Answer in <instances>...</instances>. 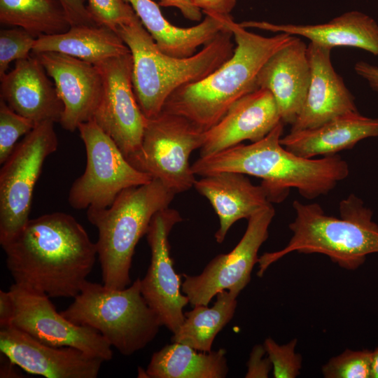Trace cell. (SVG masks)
I'll return each mask as SVG.
<instances>
[{"mask_svg": "<svg viewBox=\"0 0 378 378\" xmlns=\"http://www.w3.org/2000/svg\"><path fill=\"white\" fill-rule=\"evenodd\" d=\"M1 246L14 283L50 298L77 295L97 255L84 227L59 211L30 218Z\"/></svg>", "mask_w": 378, "mask_h": 378, "instance_id": "1", "label": "cell"}, {"mask_svg": "<svg viewBox=\"0 0 378 378\" xmlns=\"http://www.w3.org/2000/svg\"><path fill=\"white\" fill-rule=\"evenodd\" d=\"M284 125L281 122L251 144H239L200 157L191 165L193 173L204 176L232 172L260 178L271 203L284 200L292 188L309 200L326 195L348 176L349 165L337 154L304 158L285 148L280 142Z\"/></svg>", "mask_w": 378, "mask_h": 378, "instance_id": "2", "label": "cell"}, {"mask_svg": "<svg viewBox=\"0 0 378 378\" xmlns=\"http://www.w3.org/2000/svg\"><path fill=\"white\" fill-rule=\"evenodd\" d=\"M233 55L204 78L174 92L162 110L183 116L203 131L215 125L231 105L258 89L257 75L267 59L293 37L286 33L264 36L229 22Z\"/></svg>", "mask_w": 378, "mask_h": 378, "instance_id": "3", "label": "cell"}, {"mask_svg": "<svg viewBox=\"0 0 378 378\" xmlns=\"http://www.w3.org/2000/svg\"><path fill=\"white\" fill-rule=\"evenodd\" d=\"M116 33L132 57V85L138 104L147 118L158 115L178 88L208 76L233 55L235 43L230 27L191 56L163 52L138 16Z\"/></svg>", "mask_w": 378, "mask_h": 378, "instance_id": "4", "label": "cell"}, {"mask_svg": "<svg viewBox=\"0 0 378 378\" xmlns=\"http://www.w3.org/2000/svg\"><path fill=\"white\" fill-rule=\"evenodd\" d=\"M293 207L295 217L289 225L293 235L282 249L259 257V276L293 252L323 254L349 270L362 265L368 255L378 253V225L372 219V211L354 195L340 202V218L326 215L316 203L295 200Z\"/></svg>", "mask_w": 378, "mask_h": 378, "instance_id": "5", "label": "cell"}, {"mask_svg": "<svg viewBox=\"0 0 378 378\" xmlns=\"http://www.w3.org/2000/svg\"><path fill=\"white\" fill-rule=\"evenodd\" d=\"M175 195L153 178L123 190L108 207L87 209L88 220L98 231L96 246L106 287L124 289L130 286L135 247L146 235L153 215L169 207Z\"/></svg>", "mask_w": 378, "mask_h": 378, "instance_id": "6", "label": "cell"}, {"mask_svg": "<svg viewBox=\"0 0 378 378\" xmlns=\"http://www.w3.org/2000/svg\"><path fill=\"white\" fill-rule=\"evenodd\" d=\"M60 313L76 325L94 329L125 356L144 349L162 326L141 293L139 278L124 289L87 280Z\"/></svg>", "mask_w": 378, "mask_h": 378, "instance_id": "7", "label": "cell"}, {"mask_svg": "<svg viewBox=\"0 0 378 378\" xmlns=\"http://www.w3.org/2000/svg\"><path fill=\"white\" fill-rule=\"evenodd\" d=\"M204 141V131L186 118L162 110L147 118L141 146L127 160L177 194L194 186L189 158Z\"/></svg>", "mask_w": 378, "mask_h": 378, "instance_id": "8", "label": "cell"}, {"mask_svg": "<svg viewBox=\"0 0 378 378\" xmlns=\"http://www.w3.org/2000/svg\"><path fill=\"white\" fill-rule=\"evenodd\" d=\"M86 152L83 174L71 185L68 202L76 209L110 206L123 190L146 184L152 176L134 167L92 119L78 128Z\"/></svg>", "mask_w": 378, "mask_h": 378, "instance_id": "9", "label": "cell"}, {"mask_svg": "<svg viewBox=\"0 0 378 378\" xmlns=\"http://www.w3.org/2000/svg\"><path fill=\"white\" fill-rule=\"evenodd\" d=\"M55 122L45 121L17 144L0 170V244L28 222L34 186L46 159L58 147Z\"/></svg>", "mask_w": 378, "mask_h": 378, "instance_id": "10", "label": "cell"}, {"mask_svg": "<svg viewBox=\"0 0 378 378\" xmlns=\"http://www.w3.org/2000/svg\"><path fill=\"white\" fill-rule=\"evenodd\" d=\"M274 214L272 204L263 207L248 218L243 237L230 252L216 256L199 275L182 274L181 290L191 305H208L219 292L227 290L239 294L247 286Z\"/></svg>", "mask_w": 378, "mask_h": 378, "instance_id": "11", "label": "cell"}, {"mask_svg": "<svg viewBox=\"0 0 378 378\" xmlns=\"http://www.w3.org/2000/svg\"><path fill=\"white\" fill-rule=\"evenodd\" d=\"M8 290L13 302L11 326L46 344L77 348L104 361L112 358L111 345L99 332L69 321L46 294L15 283Z\"/></svg>", "mask_w": 378, "mask_h": 378, "instance_id": "12", "label": "cell"}, {"mask_svg": "<svg viewBox=\"0 0 378 378\" xmlns=\"http://www.w3.org/2000/svg\"><path fill=\"white\" fill-rule=\"evenodd\" d=\"M103 80V92L93 120L129 158L139 149L147 118L136 100L132 85L130 52L95 64Z\"/></svg>", "mask_w": 378, "mask_h": 378, "instance_id": "13", "label": "cell"}, {"mask_svg": "<svg viewBox=\"0 0 378 378\" xmlns=\"http://www.w3.org/2000/svg\"><path fill=\"white\" fill-rule=\"evenodd\" d=\"M183 220L179 212L169 207L156 212L149 224L146 239L151 251L147 273L141 279V291L162 325L173 334L183 323L188 297L181 293V276L174 271L170 255L169 234Z\"/></svg>", "mask_w": 378, "mask_h": 378, "instance_id": "14", "label": "cell"}, {"mask_svg": "<svg viewBox=\"0 0 378 378\" xmlns=\"http://www.w3.org/2000/svg\"><path fill=\"white\" fill-rule=\"evenodd\" d=\"M0 351L25 372L47 378H96L104 361L77 348L46 344L11 325L0 329Z\"/></svg>", "mask_w": 378, "mask_h": 378, "instance_id": "15", "label": "cell"}, {"mask_svg": "<svg viewBox=\"0 0 378 378\" xmlns=\"http://www.w3.org/2000/svg\"><path fill=\"white\" fill-rule=\"evenodd\" d=\"M52 79L64 110L59 124L69 132L93 119L103 92L97 66L55 52L34 54Z\"/></svg>", "mask_w": 378, "mask_h": 378, "instance_id": "16", "label": "cell"}, {"mask_svg": "<svg viewBox=\"0 0 378 378\" xmlns=\"http://www.w3.org/2000/svg\"><path fill=\"white\" fill-rule=\"evenodd\" d=\"M281 121L272 93L258 88L233 103L223 117L204 132L200 157L209 155L241 144L258 141Z\"/></svg>", "mask_w": 378, "mask_h": 378, "instance_id": "17", "label": "cell"}, {"mask_svg": "<svg viewBox=\"0 0 378 378\" xmlns=\"http://www.w3.org/2000/svg\"><path fill=\"white\" fill-rule=\"evenodd\" d=\"M310 80L307 46L293 36L262 65L257 75L256 86L272 93L281 121L293 125L304 104Z\"/></svg>", "mask_w": 378, "mask_h": 378, "instance_id": "18", "label": "cell"}, {"mask_svg": "<svg viewBox=\"0 0 378 378\" xmlns=\"http://www.w3.org/2000/svg\"><path fill=\"white\" fill-rule=\"evenodd\" d=\"M331 50L312 42L307 46L311 80L290 131L316 127L337 116L358 111L354 97L332 66Z\"/></svg>", "mask_w": 378, "mask_h": 378, "instance_id": "19", "label": "cell"}, {"mask_svg": "<svg viewBox=\"0 0 378 378\" xmlns=\"http://www.w3.org/2000/svg\"><path fill=\"white\" fill-rule=\"evenodd\" d=\"M48 76L36 55L17 60L14 68L0 78V99L35 125L59 123L64 106Z\"/></svg>", "mask_w": 378, "mask_h": 378, "instance_id": "20", "label": "cell"}, {"mask_svg": "<svg viewBox=\"0 0 378 378\" xmlns=\"http://www.w3.org/2000/svg\"><path fill=\"white\" fill-rule=\"evenodd\" d=\"M194 187L209 201L218 216L220 227L215 234L218 243L224 241L235 222L248 219L272 204L263 187L253 185L241 173L223 172L204 176L196 180Z\"/></svg>", "mask_w": 378, "mask_h": 378, "instance_id": "21", "label": "cell"}, {"mask_svg": "<svg viewBox=\"0 0 378 378\" xmlns=\"http://www.w3.org/2000/svg\"><path fill=\"white\" fill-rule=\"evenodd\" d=\"M241 26L272 32L300 36L329 48H360L378 55V24L370 16L353 10L318 24H277L266 21H244Z\"/></svg>", "mask_w": 378, "mask_h": 378, "instance_id": "22", "label": "cell"}, {"mask_svg": "<svg viewBox=\"0 0 378 378\" xmlns=\"http://www.w3.org/2000/svg\"><path fill=\"white\" fill-rule=\"evenodd\" d=\"M378 136V118L358 111L337 116L316 127L290 131L281 136L282 146L295 155L313 158L352 148L358 141Z\"/></svg>", "mask_w": 378, "mask_h": 378, "instance_id": "23", "label": "cell"}, {"mask_svg": "<svg viewBox=\"0 0 378 378\" xmlns=\"http://www.w3.org/2000/svg\"><path fill=\"white\" fill-rule=\"evenodd\" d=\"M130 4L142 24L158 48L164 53L186 57L197 48L212 41L220 32L229 28L231 16L206 15L199 24L180 27L170 23L163 15L158 4L153 0H125Z\"/></svg>", "mask_w": 378, "mask_h": 378, "instance_id": "24", "label": "cell"}, {"mask_svg": "<svg viewBox=\"0 0 378 378\" xmlns=\"http://www.w3.org/2000/svg\"><path fill=\"white\" fill-rule=\"evenodd\" d=\"M59 52L96 64L130 51L115 31L97 24L71 26L65 32L37 38L32 52Z\"/></svg>", "mask_w": 378, "mask_h": 378, "instance_id": "25", "label": "cell"}, {"mask_svg": "<svg viewBox=\"0 0 378 378\" xmlns=\"http://www.w3.org/2000/svg\"><path fill=\"white\" fill-rule=\"evenodd\" d=\"M224 349L197 352L173 342L153 353L146 370L149 378H224L228 372Z\"/></svg>", "mask_w": 378, "mask_h": 378, "instance_id": "26", "label": "cell"}, {"mask_svg": "<svg viewBox=\"0 0 378 378\" xmlns=\"http://www.w3.org/2000/svg\"><path fill=\"white\" fill-rule=\"evenodd\" d=\"M239 293L227 290L219 292L211 307L199 304L184 313L185 318L172 341L202 352L211 351L217 334L232 318Z\"/></svg>", "mask_w": 378, "mask_h": 378, "instance_id": "27", "label": "cell"}, {"mask_svg": "<svg viewBox=\"0 0 378 378\" xmlns=\"http://www.w3.org/2000/svg\"><path fill=\"white\" fill-rule=\"evenodd\" d=\"M0 22L22 28L36 38L71 27L58 0H0Z\"/></svg>", "mask_w": 378, "mask_h": 378, "instance_id": "28", "label": "cell"}, {"mask_svg": "<svg viewBox=\"0 0 378 378\" xmlns=\"http://www.w3.org/2000/svg\"><path fill=\"white\" fill-rule=\"evenodd\" d=\"M372 351L346 349L322 367L326 378H371Z\"/></svg>", "mask_w": 378, "mask_h": 378, "instance_id": "29", "label": "cell"}, {"mask_svg": "<svg viewBox=\"0 0 378 378\" xmlns=\"http://www.w3.org/2000/svg\"><path fill=\"white\" fill-rule=\"evenodd\" d=\"M36 125L12 110L0 99V164L12 153L17 141L31 132Z\"/></svg>", "mask_w": 378, "mask_h": 378, "instance_id": "30", "label": "cell"}, {"mask_svg": "<svg viewBox=\"0 0 378 378\" xmlns=\"http://www.w3.org/2000/svg\"><path fill=\"white\" fill-rule=\"evenodd\" d=\"M36 38L25 29L13 27L0 31V78L7 73L9 64L28 57Z\"/></svg>", "mask_w": 378, "mask_h": 378, "instance_id": "31", "label": "cell"}, {"mask_svg": "<svg viewBox=\"0 0 378 378\" xmlns=\"http://www.w3.org/2000/svg\"><path fill=\"white\" fill-rule=\"evenodd\" d=\"M88 10L94 22L116 32L137 15L125 0H87Z\"/></svg>", "mask_w": 378, "mask_h": 378, "instance_id": "32", "label": "cell"}, {"mask_svg": "<svg viewBox=\"0 0 378 378\" xmlns=\"http://www.w3.org/2000/svg\"><path fill=\"white\" fill-rule=\"evenodd\" d=\"M298 340L280 345L270 337L264 342L266 354L272 365L275 378H295L300 374L302 358L295 351Z\"/></svg>", "mask_w": 378, "mask_h": 378, "instance_id": "33", "label": "cell"}, {"mask_svg": "<svg viewBox=\"0 0 378 378\" xmlns=\"http://www.w3.org/2000/svg\"><path fill=\"white\" fill-rule=\"evenodd\" d=\"M266 350L264 345H255L247 363L246 378H266L272 368V365L268 356L265 358Z\"/></svg>", "mask_w": 378, "mask_h": 378, "instance_id": "34", "label": "cell"}, {"mask_svg": "<svg viewBox=\"0 0 378 378\" xmlns=\"http://www.w3.org/2000/svg\"><path fill=\"white\" fill-rule=\"evenodd\" d=\"M58 1L65 10L71 26L97 25L88 10L86 0Z\"/></svg>", "mask_w": 378, "mask_h": 378, "instance_id": "35", "label": "cell"}, {"mask_svg": "<svg viewBox=\"0 0 378 378\" xmlns=\"http://www.w3.org/2000/svg\"><path fill=\"white\" fill-rule=\"evenodd\" d=\"M194 4L205 15L230 16L237 0H192Z\"/></svg>", "mask_w": 378, "mask_h": 378, "instance_id": "36", "label": "cell"}, {"mask_svg": "<svg viewBox=\"0 0 378 378\" xmlns=\"http://www.w3.org/2000/svg\"><path fill=\"white\" fill-rule=\"evenodd\" d=\"M158 5L164 7H174L180 10L181 14L191 21H200L202 11L193 3L192 0H157Z\"/></svg>", "mask_w": 378, "mask_h": 378, "instance_id": "37", "label": "cell"}, {"mask_svg": "<svg viewBox=\"0 0 378 378\" xmlns=\"http://www.w3.org/2000/svg\"><path fill=\"white\" fill-rule=\"evenodd\" d=\"M354 70L368 83L373 90L378 92V66L360 61L355 64Z\"/></svg>", "mask_w": 378, "mask_h": 378, "instance_id": "38", "label": "cell"}, {"mask_svg": "<svg viewBox=\"0 0 378 378\" xmlns=\"http://www.w3.org/2000/svg\"><path fill=\"white\" fill-rule=\"evenodd\" d=\"M13 314V302L9 290H0V327L10 325Z\"/></svg>", "mask_w": 378, "mask_h": 378, "instance_id": "39", "label": "cell"}, {"mask_svg": "<svg viewBox=\"0 0 378 378\" xmlns=\"http://www.w3.org/2000/svg\"><path fill=\"white\" fill-rule=\"evenodd\" d=\"M8 359V358H7ZM13 364L8 359V363L1 368V377H16L18 374L15 372Z\"/></svg>", "mask_w": 378, "mask_h": 378, "instance_id": "40", "label": "cell"}, {"mask_svg": "<svg viewBox=\"0 0 378 378\" xmlns=\"http://www.w3.org/2000/svg\"><path fill=\"white\" fill-rule=\"evenodd\" d=\"M371 378H378V346L372 351Z\"/></svg>", "mask_w": 378, "mask_h": 378, "instance_id": "41", "label": "cell"}]
</instances>
